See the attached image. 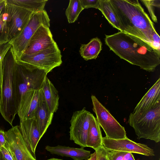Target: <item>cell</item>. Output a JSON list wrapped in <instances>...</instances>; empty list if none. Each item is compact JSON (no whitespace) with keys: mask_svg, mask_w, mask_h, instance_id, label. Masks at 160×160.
Segmentation results:
<instances>
[{"mask_svg":"<svg viewBox=\"0 0 160 160\" xmlns=\"http://www.w3.org/2000/svg\"><path fill=\"white\" fill-rule=\"evenodd\" d=\"M47 160H62V159H58V158H51L49 159H48Z\"/></svg>","mask_w":160,"mask_h":160,"instance_id":"38","label":"cell"},{"mask_svg":"<svg viewBox=\"0 0 160 160\" xmlns=\"http://www.w3.org/2000/svg\"><path fill=\"white\" fill-rule=\"evenodd\" d=\"M42 93L41 89H30L23 95L18 109L20 121L34 118Z\"/></svg>","mask_w":160,"mask_h":160,"instance_id":"13","label":"cell"},{"mask_svg":"<svg viewBox=\"0 0 160 160\" xmlns=\"http://www.w3.org/2000/svg\"><path fill=\"white\" fill-rule=\"evenodd\" d=\"M123 160H135L132 153L125 152L123 156Z\"/></svg>","mask_w":160,"mask_h":160,"instance_id":"33","label":"cell"},{"mask_svg":"<svg viewBox=\"0 0 160 160\" xmlns=\"http://www.w3.org/2000/svg\"><path fill=\"white\" fill-rule=\"evenodd\" d=\"M148 9L152 20L155 22H157V17L155 15L154 7L160 8L159 0H141Z\"/></svg>","mask_w":160,"mask_h":160,"instance_id":"26","label":"cell"},{"mask_svg":"<svg viewBox=\"0 0 160 160\" xmlns=\"http://www.w3.org/2000/svg\"><path fill=\"white\" fill-rule=\"evenodd\" d=\"M102 136L100 126L95 118L92 114L86 142L87 147L96 150L103 145Z\"/></svg>","mask_w":160,"mask_h":160,"instance_id":"20","label":"cell"},{"mask_svg":"<svg viewBox=\"0 0 160 160\" xmlns=\"http://www.w3.org/2000/svg\"><path fill=\"white\" fill-rule=\"evenodd\" d=\"M160 37L155 31L152 35L151 46L155 49L160 52Z\"/></svg>","mask_w":160,"mask_h":160,"instance_id":"30","label":"cell"},{"mask_svg":"<svg viewBox=\"0 0 160 160\" xmlns=\"http://www.w3.org/2000/svg\"><path fill=\"white\" fill-rule=\"evenodd\" d=\"M62 56L56 42L54 41L48 48L31 54H23L20 61L44 70L48 73L62 63Z\"/></svg>","mask_w":160,"mask_h":160,"instance_id":"8","label":"cell"},{"mask_svg":"<svg viewBox=\"0 0 160 160\" xmlns=\"http://www.w3.org/2000/svg\"><path fill=\"white\" fill-rule=\"evenodd\" d=\"M123 32L138 38L151 46L154 24L138 0H109Z\"/></svg>","mask_w":160,"mask_h":160,"instance_id":"2","label":"cell"},{"mask_svg":"<svg viewBox=\"0 0 160 160\" xmlns=\"http://www.w3.org/2000/svg\"><path fill=\"white\" fill-rule=\"evenodd\" d=\"M53 114L48 109L42 92L34 118L41 138L51 124Z\"/></svg>","mask_w":160,"mask_h":160,"instance_id":"18","label":"cell"},{"mask_svg":"<svg viewBox=\"0 0 160 160\" xmlns=\"http://www.w3.org/2000/svg\"><path fill=\"white\" fill-rule=\"evenodd\" d=\"M2 79L0 113L11 125L18 113L15 82L16 62L11 45L7 49L2 63Z\"/></svg>","mask_w":160,"mask_h":160,"instance_id":"3","label":"cell"},{"mask_svg":"<svg viewBox=\"0 0 160 160\" xmlns=\"http://www.w3.org/2000/svg\"><path fill=\"white\" fill-rule=\"evenodd\" d=\"M8 4L18 7L33 13L44 10L47 0H6Z\"/></svg>","mask_w":160,"mask_h":160,"instance_id":"22","label":"cell"},{"mask_svg":"<svg viewBox=\"0 0 160 160\" xmlns=\"http://www.w3.org/2000/svg\"><path fill=\"white\" fill-rule=\"evenodd\" d=\"M0 152L4 158L7 160H13L11 154L5 147H2L1 148Z\"/></svg>","mask_w":160,"mask_h":160,"instance_id":"31","label":"cell"},{"mask_svg":"<svg viewBox=\"0 0 160 160\" xmlns=\"http://www.w3.org/2000/svg\"><path fill=\"white\" fill-rule=\"evenodd\" d=\"M160 106V78L142 97L133 112L142 113Z\"/></svg>","mask_w":160,"mask_h":160,"instance_id":"16","label":"cell"},{"mask_svg":"<svg viewBox=\"0 0 160 160\" xmlns=\"http://www.w3.org/2000/svg\"><path fill=\"white\" fill-rule=\"evenodd\" d=\"M97 153L96 151L93 153L91 154L90 157L87 160H96Z\"/></svg>","mask_w":160,"mask_h":160,"instance_id":"35","label":"cell"},{"mask_svg":"<svg viewBox=\"0 0 160 160\" xmlns=\"http://www.w3.org/2000/svg\"><path fill=\"white\" fill-rule=\"evenodd\" d=\"M6 140L5 147L13 160H37L32 155L21 135L18 126L12 127L4 132Z\"/></svg>","mask_w":160,"mask_h":160,"instance_id":"10","label":"cell"},{"mask_svg":"<svg viewBox=\"0 0 160 160\" xmlns=\"http://www.w3.org/2000/svg\"><path fill=\"white\" fill-rule=\"evenodd\" d=\"M8 14L7 3L5 6L0 11V45L8 42Z\"/></svg>","mask_w":160,"mask_h":160,"instance_id":"24","label":"cell"},{"mask_svg":"<svg viewBox=\"0 0 160 160\" xmlns=\"http://www.w3.org/2000/svg\"><path fill=\"white\" fill-rule=\"evenodd\" d=\"M41 90L48 109L54 114L58 109V93L54 85L47 77L45 79Z\"/></svg>","mask_w":160,"mask_h":160,"instance_id":"19","label":"cell"},{"mask_svg":"<svg viewBox=\"0 0 160 160\" xmlns=\"http://www.w3.org/2000/svg\"><path fill=\"white\" fill-rule=\"evenodd\" d=\"M54 41L49 28L41 26L30 38L23 54H32L44 50Z\"/></svg>","mask_w":160,"mask_h":160,"instance_id":"14","label":"cell"},{"mask_svg":"<svg viewBox=\"0 0 160 160\" xmlns=\"http://www.w3.org/2000/svg\"><path fill=\"white\" fill-rule=\"evenodd\" d=\"M128 122L134 129L138 139L160 142V106L143 113H131Z\"/></svg>","mask_w":160,"mask_h":160,"instance_id":"4","label":"cell"},{"mask_svg":"<svg viewBox=\"0 0 160 160\" xmlns=\"http://www.w3.org/2000/svg\"><path fill=\"white\" fill-rule=\"evenodd\" d=\"M45 149L51 154L70 157L74 160H87L91 156V152L83 147L75 148L58 145L55 147L47 146Z\"/></svg>","mask_w":160,"mask_h":160,"instance_id":"17","label":"cell"},{"mask_svg":"<svg viewBox=\"0 0 160 160\" xmlns=\"http://www.w3.org/2000/svg\"><path fill=\"white\" fill-rule=\"evenodd\" d=\"M50 19L45 10L33 13L20 34L8 43L11 45L16 61L19 60L23 54L30 38L41 26L49 28Z\"/></svg>","mask_w":160,"mask_h":160,"instance_id":"6","label":"cell"},{"mask_svg":"<svg viewBox=\"0 0 160 160\" xmlns=\"http://www.w3.org/2000/svg\"><path fill=\"white\" fill-rule=\"evenodd\" d=\"M0 160H7L2 156V153L0 152Z\"/></svg>","mask_w":160,"mask_h":160,"instance_id":"37","label":"cell"},{"mask_svg":"<svg viewBox=\"0 0 160 160\" xmlns=\"http://www.w3.org/2000/svg\"><path fill=\"white\" fill-rule=\"evenodd\" d=\"M95 151L97 153L96 160H108L107 153L108 150L103 146Z\"/></svg>","mask_w":160,"mask_h":160,"instance_id":"29","label":"cell"},{"mask_svg":"<svg viewBox=\"0 0 160 160\" xmlns=\"http://www.w3.org/2000/svg\"><path fill=\"white\" fill-rule=\"evenodd\" d=\"M125 152L119 151L108 150V160H123V156Z\"/></svg>","mask_w":160,"mask_h":160,"instance_id":"28","label":"cell"},{"mask_svg":"<svg viewBox=\"0 0 160 160\" xmlns=\"http://www.w3.org/2000/svg\"><path fill=\"white\" fill-rule=\"evenodd\" d=\"M105 41L121 58L147 71L153 72L160 64V52L135 36L120 31L106 35Z\"/></svg>","mask_w":160,"mask_h":160,"instance_id":"1","label":"cell"},{"mask_svg":"<svg viewBox=\"0 0 160 160\" xmlns=\"http://www.w3.org/2000/svg\"><path fill=\"white\" fill-rule=\"evenodd\" d=\"M98 9L113 28L123 32L118 18L109 0H100Z\"/></svg>","mask_w":160,"mask_h":160,"instance_id":"23","label":"cell"},{"mask_svg":"<svg viewBox=\"0 0 160 160\" xmlns=\"http://www.w3.org/2000/svg\"><path fill=\"white\" fill-rule=\"evenodd\" d=\"M92 114L85 108L75 111L70 120V139L77 144L87 147L86 142Z\"/></svg>","mask_w":160,"mask_h":160,"instance_id":"9","label":"cell"},{"mask_svg":"<svg viewBox=\"0 0 160 160\" xmlns=\"http://www.w3.org/2000/svg\"><path fill=\"white\" fill-rule=\"evenodd\" d=\"M7 7L8 14V42L20 34L33 13L23 8L7 3Z\"/></svg>","mask_w":160,"mask_h":160,"instance_id":"11","label":"cell"},{"mask_svg":"<svg viewBox=\"0 0 160 160\" xmlns=\"http://www.w3.org/2000/svg\"><path fill=\"white\" fill-rule=\"evenodd\" d=\"M103 146L108 151H116L135 153L147 156L155 155L153 150L147 145L135 142L127 137L124 139L102 138Z\"/></svg>","mask_w":160,"mask_h":160,"instance_id":"12","label":"cell"},{"mask_svg":"<svg viewBox=\"0 0 160 160\" xmlns=\"http://www.w3.org/2000/svg\"><path fill=\"white\" fill-rule=\"evenodd\" d=\"M2 64L0 65V101L1 98L2 87Z\"/></svg>","mask_w":160,"mask_h":160,"instance_id":"34","label":"cell"},{"mask_svg":"<svg viewBox=\"0 0 160 160\" xmlns=\"http://www.w3.org/2000/svg\"><path fill=\"white\" fill-rule=\"evenodd\" d=\"M2 0H0V2Z\"/></svg>","mask_w":160,"mask_h":160,"instance_id":"39","label":"cell"},{"mask_svg":"<svg viewBox=\"0 0 160 160\" xmlns=\"http://www.w3.org/2000/svg\"><path fill=\"white\" fill-rule=\"evenodd\" d=\"M16 62L15 82L18 108L21 98L27 91L41 89L48 73L42 69L20 60Z\"/></svg>","mask_w":160,"mask_h":160,"instance_id":"5","label":"cell"},{"mask_svg":"<svg viewBox=\"0 0 160 160\" xmlns=\"http://www.w3.org/2000/svg\"><path fill=\"white\" fill-rule=\"evenodd\" d=\"M102 43L98 38L92 39L87 44L81 45L79 52L85 60L96 59L102 49Z\"/></svg>","mask_w":160,"mask_h":160,"instance_id":"21","label":"cell"},{"mask_svg":"<svg viewBox=\"0 0 160 160\" xmlns=\"http://www.w3.org/2000/svg\"><path fill=\"white\" fill-rule=\"evenodd\" d=\"M91 98L92 110L96 116V119L100 127L103 129L108 138L124 139L127 138L124 128L113 117L94 95Z\"/></svg>","mask_w":160,"mask_h":160,"instance_id":"7","label":"cell"},{"mask_svg":"<svg viewBox=\"0 0 160 160\" xmlns=\"http://www.w3.org/2000/svg\"><path fill=\"white\" fill-rule=\"evenodd\" d=\"M84 9L80 0H70L65 11V14L69 23L74 22L77 20L80 13Z\"/></svg>","mask_w":160,"mask_h":160,"instance_id":"25","label":"cell"},{"mask_svg":"<svg viewBox=\"0 0 160 160\" xmlns=\"http://www.w3.org/2000/svg\"><path fill=\"white\" fill-rule=\"evenodd\" d=\"M6 4V0H2L0 2V11L2 9Z\"/></svg>","mask_w":160,"mask_h":160,"instance_id":"36","label":"cell"},{"mask_svg":"<svg viewBox=\"0 0 160 160\" xmlns=\"http://www.w3.org/2000/svg\"><path fill=\"white\" fill-rule=\"evenodd\" d=\"M18 127L28 148L33 157L36 158V149L41 138L34 118L20 121Z\"/></svg>","mask_w":160,"mask_h":160,"instance_id":"15","label":"cell"},{"mask_svg":"<svg viewBox=\"0 0 160 160\" xmlns=\"http://www.w3.org/2000/svg\"><path fill=\"white\" fill-rule=\"evenodd\" d=\"M6 143L4 132L0 128V149L2 147H5Z\"/></svg>","mask_w":160,"mask_h":160,"instance_id":"32","label":"cell"},{"mask_svg":"<svg viewBox=\"0 0 160 160\" xmlns=\"http://www.w3.org/2000/svg\"><path fill=\"white\" fill-rule=\"evenodd\" d=\"M80 1L84 9L89 8L99 9L100 0H80Z\"/></svg>","mask_w":160,"mask_h":160,"instance_id":"27","label":"cell"}]
</instances>
